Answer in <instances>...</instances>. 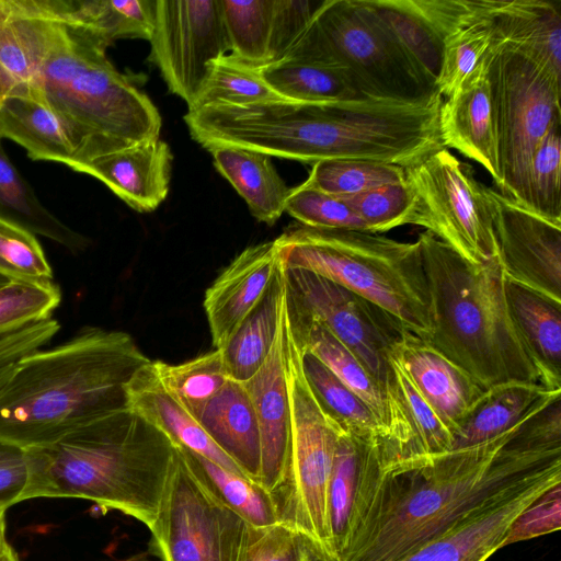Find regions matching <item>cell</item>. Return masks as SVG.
I'll list each match as a JSON object with an SVG mask.
<instances>
[{
	"instance_id": "6da1fadb",
	"label": "cell",
	"mask_w": 561,
	"mask_h": 561,
	"mask_svg": "<svg viewBox=\"0 0 561 561\" xmlns=\"http://www.w3.org/2000/svg\"><path fill=\"white\" fill-rule=\"evenodd\" d=\"M529 417L485 443L387 468L340 561H394L561 459V443Z\"/></svg>"
},
{
	"instance_id": "7a4b0ae2",
	"label": "cell",
	"mask_w": 561,
	"mask_h": 561,
	"mask_svg": "<svg viewBox=\"0 0 561 561\" xmlns=\"http://www.w3.org/2000/svg\"><path fill=\"white\" fill-rule=\"evenodd\" d=\"M442 102L436 93L415 102L280 100L227 106L219 134L225 145L304 163L352 159L407 168L444 147L438 128Z\"/></svg>"
},
{
	"instance_id": "3957f363",
	"label": "cell",
	"mask_w": 561,
	"mask_h": 561,
	"mask_svg": "<svg viewBox=\"0 0 561 561\" xmlns=\"http://www.w3.org/2000/svg\"><path fill=\"white\" fill-rule=\"evenodd\" d=\"M149 360L129 333L96 327L20 357L0 389V440L45 447L127 408L126 386Z\"/></svg>"
},
{
	"instance_id": "277c9868",
	"label": "cell",
	"mask_w": 561,
	"mask_h": 561,
	"mask_svg": "<svg viewBox=\"0 0 561 561\" xmlns=\"http://www.w3.org/2000/svg\"><path fill=\"white\" fill-rule=\"evenodd\" d=\"M178 446L128 407L101 416L58 442L27 449L23 501L77 497L151 527Z\"/></svg>"
},
{
	"instance_id": "5b68a950",
	"label": "cell",
	"mask_w": 561,
	"mask_h": 561,
	"mask_svg": "<svg viewBox=\"0 0 561 561\" xmlns=\"http://www.w3.org/2000/svg\"><path fill=\"white\" fill-rule=\"evenodd\" d=\"M433 331L427 342L485 391L540 383L512 322L499 259L474 264L425 230L417 237Z\"/></svg>"
},
{
	"instance_id": "8992f818",
	"label": "cell",
	"mask_w": 561,
	"mask_h": 561,
	"mask_svg": "<svg viewBox=\"0 0 561 561\" xmlns=\"http://www.w3.org/2000/svg\"><path fill=\"white\" fill-rule=\"evenodd\" d=\"M110 45L62 12L41 69L38 93L81 142L76 172L98 157L160 136L158 108L129 76L112 65L106 56Z\"/></svg>"
},
{
	"instance_id": "52a82bcc",
	"label": "cell",
	"mask_w": 561,
	"mask_h": 561,
	"mask_svg": "<svg viewBox=\"0 0 561 561\" xmlns=\"http://www.w3.org/2000/svg\"><path fill=\"white\" fill-rule=\"evenodd\" d=\"M275 240L285 267L332 280L390 313L411 334L424 341L431 336L430 297L417 241L302 225Z\"/></svg>"
},
{
	"instance_id": "ba28073f",
	"label": "cell",
	"mask_w": 561,
	"mask_h": 561,
	"mask_svg": "<svg viewBox=\"0 0 561 561\" xmlns=\"http://www.w3.org/2000/svg\"><path fill=\"white\" fill-rule=\"evenodd\" d=\"M283 59L342 68L368 99L415 102L438 93L421 79L364 0H324Z\"/></svg>"
},
{
	"instance_id": "9c48e42d",
	"label": "cell",
	"mask_w": 561,
	"mask_h": 561,
	"mask_svg": "<svg viewBox=\"0 0 561 561\" xmlns=\"http://www.w3.org/2000/svg\"><path fill=\"white\" fill-rule=\"evenodd\" d=\"M484 64L502 180L497 191L524 205L531 159L547 133L561 124L560 79L494 39Z\"/></svg>"
},
{
	"instance_id": "30bf717a",
	"label": "cell",
	"mask_w": 561,
	"mask_h": 561,
	"mask_svg": "<svg viewBox=\"0 0 561 561\" xmlns=\"http://www.w3.org/2000/svg\"><path fill=\"white\" fill-rule=\"evenodd\" d=\"M404 172L420 204L422 227L471 263L497 257L488 186L471 165L442 147Z\"/></svg>"
},
{
	"instance_id": "8fae6325",
	"label": "cell",
	"mask_w": 561,
	"mask_h": 561,
	"mask_svg": "<svg viewBox=\"0 0 561 561\" xmlns=\"http://www.w3.org/2000/svg\"><path fill=\"white\" fill-rule=\"evenodd\" d=\"M248 525L202 485L178 447L149 551L160 561H237Z\"/></svg>"
},
{
	"instance_id": "7c38bea8",
	"label": "cell",
	"mask_w": 561,
	"mask_h": 561,
	"mask_svg": "<svg viewBox=\"0 0 561 561\" xmlns=\"http://www.w3.org/2000/svg\"><path fill=\"white\" fill-rule=\"evenodd\" d=\"M289 409L288 463L280 483L270 495L279 523L311 536L331 551L329 483L344 431L311 394L295 396Z\"/></svg>"
},
{
	"instance_id": "4fadbf2b",
	"label": "cell",
	"mask_w": 561,
	"mask_h": 561,
	"mask_svg": "<svg viewBox=\"0 0 561 561\" xmlns=\"http://www.w3.org/2000/svg\"><path fill=\"white\" fill-rule=\"evenodd\" d=\"M284 266V265H283ZM287 304L320 321L363 364L382 396L407 330L390 313L316 273L284 266Z\"/></svg>"
},
{
	"instance_id": "5bb4252c",
	"label": "cell",
	"mask_w": 561,
	"mask_h": 561,
	"mask_svg": "<svg viewBox=\"0 0 561 561\" xmlns=\"http://www.w3.org/2000/svg\"><path fill=\"white\" fill-rule=\"evenodd\" d=\"M150 60L170 92L196 103L210 65L230 54L220 0H156Z\"/></svg>"
},
{
	"instance_id": "9a60e30c",
	"label": "cell",
	"mask_w": 561,
	"mask_h": 561,
	"mask_svg": "<svg viewBox=\"0 0 561 561\" xmlns=\"http://www.w3.org/2000/svg\"><path fill=\"white\" fill-rule=\"evenodd\" d=\"M504 277L561 302V222L488 187Z\"/></svg>"
},
{
	"instance_id": "2e32d148",
	"label": "cell",
	"mask_w": 561,
	"mask_h": 561,
	"mask_svg": "<svg viewBox=\"0 0 561 561\" xmlns=\"http://www.w3.org/2000/svg\"><path fill=\"white\" fill-rule=\"evenodd\" d=\"M558 483H561V459L500 492L442 535L394 561H485L503 548L514 518Z\"/></svg>"
},
{
	"instance_id": "e0dca14e",
	"label": "cell",
	"mask_w": 561,
	"mask_h": 561,
	"mask_svg": "<svg viewBox=\"0 0 561 561\" xmlns=\"http://www.w3.org/2000/svg\"><path fill=\"white\" fill-rule=\"evenodd\" d=\"M61 20L59 0H0V100L37 91Z\"/></svg>"
},
{
	"instance_id": "ac0fdd59",
	"label": "cell",
	"mask_w": 561,
	"mask_h": 561,
	"mask_svg": "<svg viewBox=\"0 0 561 561\" xmlns=\"http://www.w3.org/2000/svg\"><path fill=\"white\" fill-rule=\"evenodd\" d=\"M390 466L381 442L359 439L346 432L341 434L328 494L331 551L339 559L350 545Z\"/></svg>"
},
{
	"instance_id": "d6986e66",
	"label": "cell",
	"mask_w": 561,
	"mask_h": 561,
	"mask_svg": "<svg viewBox=\"0 0 561 561\" xmlns=\"http://www.w3.org/2000/svg\"><path fill=\"white\" fill-rule=\"evenodd\" d=\"M282 265L276 240L254 244L239 253L206 289L203 307L214 348L226 347Z\"/></svg>"
},
{
	"instance_id": "ffe728a7",
	"label": "cell",
	"mask_w": 561,
	"mask_h": 561,
	"mask_svg": "<svg viewBox=\"0 0 561 561\" xmlns=\"http://www.w3.org/2000/svg\"><path fill=\"white\" fill-rule=\"evenodd\" d=\"M286 296L277 332L265 360L242 382L251 398L261 434V468L257 484L272 493L287 468L290 443V410L285 376Z\"/></svg>"
},
{
	"instance_id": "44dd1931",
	"label": "cell",
	"mask_w": 561,
	"mask_h": 561,
	"mask_svg": "<svg viewBox=\"0 0 561 561\" xmlns=\"http://www.w3.org/2000/svg\"><path fill=\"white\" fill-rule=\"evenodd\" d=\"M438 128L445 148L458 150L492 176L497 190V162L493 104L483 61L439 107Z\"/></svg>"
},
{
	"instance_id": "7402d4cb",
	"label": "cell",
	"mask_w": 561,
	"mask_h": 561,
	"mask_svg": "<svg viewBox=\"0 0 561 561\" xmlns=\"http://www.w3.org/2000/svg\"><path fill=\"white\" fill-rule=\"evenodd\" d=\"M172 160L169 145L158 138L98 157L79 172L101 181L133 209L149 213L168 195Z\"/></svg>"
},
{
	"instance_id": "603a6c76",
	"label": "cell",
	"mask_w": 561,
	"mask_h": 561,
	"mask_svg": "<svg viewBox=\"0 0 561 561\" xmlns=\"http://www.w3.org/2000/svg\"><path fill=\"white\" fill-rule=\"evenodd\" d=\"M416 390L453 434L484 390L424 340L405 332L392 350Z\"/></svg>"
},
{
	"instance_id": "cb8c5ba5",
	"label": "cell",
	"mask_w": 561,
	"mask_h": 561,
	"mask_svg": "<svg viewBox=\"0 0 561 561\" xmlns=\"http://www.w3.org/2000/svg\"><path fill=\"white\" fill-rule=\"evenodd\" d=\"M493 39L533 59L561 79V2L480 0Z\"/></svg>"
},
{
	"instance_id": "d4e9b609",
	"label": "cell",
	"mask_w": 561,
	"mask_h": 561,
	"mask_svg": "<svg viewBox=\"0 0 561 561\" xmlns=\"http://www.w3.org/2000/svg\"><path fill=\"white\" fill-rule=\"evenodd\" d=\"M0 138L19 144L35 161L60 162L73 171L81 163L78 136L38 91L0 100Z\"/></svg>"
},
{
	"instance_id": "484cf974",
	"label": "cell",
	"mask_w": 561,
	"mask_h": 561,
	"mask_svg": "<svg viewBox=\"0 0 561 561\" xmlns=\"http://www.w3.org/2000/svg\"><path fill=\"white\" fill-rule=\"evenodd\" d=\"M126 397L130 410L162 431L178 447L243 476L209 438L198 421L165 389L154 360L150 359L134 374L126 386Z\"/></svg>"
},
{
	"instance_id": "4316f807",
	"label": "cell",
	"mask_w": 561,
	"mask_h": 561,
	"mask_svg": "<svg viewBox=\"0 0 561 561\" xmlns=\"http://www.w3.org/2000/svg\"><path fill=\"white\" fill-rule=\"evenodd\" d=\"M197 421L243 476L257 484L261 468V434L244 385L233 379L228 380L205 405Z\"/></svg>"
},
{
	"instance_id": "83f0119b",
	"label": "cell",
	"mask_w": 561,
	"mask_h": 561,
	"mask_svg": "<svg viewBox=\"0 0 561 561\" xmlns=\"http://www.w3.org/2000/svg\"><path fill=\"white\" fill-rule=\"evenodd\" d=\"M512 322L541 385L561 390V302L505 278Z\"/></svg>"
},
{
	"instance_id": "f1b7e54d",
	"label": "cell",
	"mask_w": 561,
	"mask_h": 561,
	"mask_svg": "<svg viewBox=\"0 0 561 561\" xmlns=\"http://www.w3.org/2000/svg\"><path fill=\"white\" fill-rule=\"evenodd\" d=\"M560 394L561 390L530 382H508L485 390L456 425L450 450L476 446L511 431Z\"/></svg>"
},
{
	"instance_id": "f546056e",
	"label": "cell",
	"mask_w": 561,
	"mask_h": 561,
	"mask_svg": "<svg viewBox=\"0 0 561 561\" xmlns=\"http://www.w3.org/2000/svg\"><path fill=\"white\" fill-rule=\"evenodd\" d=\"M217 171L245 201L259 221L273 226L286 209L290 188L266 153L236 146L207 149Z\"/></svg>"
},
{
	"instance_id": "4dcf8cb0",
	"label": "cell",
	"mask_w": 561,
	"mask_h": 561,
	"mask_svg": "<svg viewBox=\"0 0 561 561\" xmlns=\"http://www.w3.org/2000/svg\"><path fill=\"white\" fill-rule=\"evenodd\" d=\"M287 313L291 332L299 347L312 353L367 404L379 422L385 439V402L375 379L359 359L320 321L288 304Z\"/></svg>"
},
{
	"instance_id": "1f68e13d",
	"label": "cell",
	"mask_w": 561,
	"mask_h": 561,
	"mask_svg": "<svg viewBox=\"0 0 561 561\" xmlns=\"http://www.w3.org/2000/svg\"><path fill=\"white\" fill-rule=\"evenodd\" d=\"M391 34L416 73L435 88L444 38L417 10L413 0H364Z\"/></svg>"
},
{
	"instance_id": "d6a6232c",
	"label": "cell",
	"mask_w": 561,
	"mask_h": 561,
	"mask_svg": "<svg viewBox=\"0 0 561 561\" xmlns=\"http://www.w3.org/2000/svg\"><path fill=\"white\" fill-rule=\"evenodd\" d=\"M285 296L282 265L263 299L221 350L231 379L244 382L265 360L277 332Z\"/></svg>"
},
{
	"instance_id": "836d02e7",
	"label": "cell",
	"mask_w": 561,
	"mask_h": 561,
	"mask_svg": "<svg viewBox=\"0 0 561 561\" xmlns=\"http://www.w3.org/2000/svg\"><path fill=\"white\" fill-rule=\"evenodd\" d=\"M0 219L48 238L72 253L89 247V239L54 216L36 197L7 156L0 138Z\"/></svg>"
},
{
	"instance_id": "e575fe53",
	"label": "cell",
	"mask_w": 561,
	"mask_h": 561,
	"mask_svg": "<svg viewBox=\"0 0 561 561\" xmlns=\"http://www.w3.org/2000/svg\"><path fill=\"white\" fill-rule=\"evenodd\" d=\"M259 69L270 87L288 101L327 103L368 99L350 75L335 66L283 59Z\"/></svg>"
},
{
	"instance_id": "d590c367",
	"label": "cell",
	"mask_w": 561,
	"mask_h": 561,
	"mask_svg": "<svg viewBox=\"0 0 561 561\" xmlns=\"http://www.w3.org/2000/svg\"><path fill=\"white\" fill-rule=\"evenodd\" d=\"M179 450L202 485L249 525L265 527L279 523L270 493L259 484L188 449Z\"/></svg>"
},
{
	"instance_id": "8d00e7d4",
	"label": "cell",
	"mask_w": 561,
	"mask_h": 561,
	"mask_svg": "<svg viewBox=\"0 0 561 561\" xmlns=\"http://www.w3.org/2000/svg\"><path fill=\"white\" fill-rule=\"evenodd\" d=\"M300 352L305 376L323 411L347 434L382 443V428L367 404L312 353Z\"/></svg>"
},
{
	"instance_id": "74e56055",
	"label": "cell",
	"mask_w": 561,
	"mask_h": 561,
	"mask_svg": "<svg viewBox=\"0 0 561 561\" xmlns=\"http://www.w3.org/2000/svg\"><path fill=\"white\" fill-rule=\"evenodd\" d=\"M66 18L111 45L118 38L150 39L156 0H61Z\"/></svg>"
},
{
	"instance_id": "f35d334b",
	"label": "cell",
	"mask_w": 561,
	"mask_h": 561,
	"mask_svg": "<svg viewBox=\"0 0 561 561\" xmlns=\"http://www.w3.org/2000/svg\"><path fill=\"white\" fill-rule=\"evenodd\" d=\"M165 389L197 420L209 400L231 379L221 350L180 364L154 360Z\"/></svg>"
},
{
	"instance_id": "ab89813d",
	"label": "cell",
	"mask_w": 561,
	"mask_h": 561,
	"mask_svg": "<svg viewBox=\"0 0 561 561\" xmlns=\"http://www.w3.org/2000/svg\"><path fill=\"white\" fill-rule=\"evenodd\" d=\"M280 100L285 99L270 87L259 68L227 54L211 62L207 81L190 110L211 105L248 106Z\"/></svg>"
},
{
	"instance_id": "60d3db41",
	"label": "cell",
	"mask_w": 561,
	"mask_h": 561,
	"mask_svg": "<svg viewBox=\"0 0 561 561\" xmlns=\"http://www.w3.org/2000/svg\"><path fill=\"white\" fill-rule=\"evenodd\" d=\"M274 0H220L230 54L260 68L267 64Z\"/></svg>"
},
{
	"instance_id": "b9f144b4",
	"label": "cell",
	"mask_w": 561,
	"mask_h": 561,
	"mask_svg": "<svg viewBox=\"0 0 561 561\" xmlns=\"http://www.w3.org/2000/svg\"><path fill=\"white\" fill-rule=\"evenodd\" d=\"M237 561H340L311 536L283 523L248 525Z\"/></svg>"
},
{
	"instance_id": "7bdbcfd3",
	"label": "cell",
	"mask_w": 561,
	"mask_h": 561,
	"mask_svg": "<svg viewBox=\"0 0 561 561\" xmlns=\"http://www.w3.org/2000/svg\"><path fill=\"white\" fill-rule=\"evenodd\" d=\"M405 181L404 168L368 160L336 159L312 164L309 185L329 194L352 196Z\"/></svg>"
},
{
	"instance_id": "ee69618b",
	"label": "cell",
	"mask_w": 561,
	"mask_h": 561,
	"mask_svg": "<svg viewBox=\"0 0 561 561\" xmlns=\"http://www.w3.org/2000/svg\"><path fill=\"white\" fill-rule=\"evenodd\" d=\"M492 39V28L481 12L479 0L478 18L444 41L439 75L435 85L442 98L453 95L483 61Z\"/></svg>"
},
{
	"instance_id": "f6af8a7d",
	"label": "cell",
	"mask_w": 561,
	"mask_h": 561,
	"mask_svg": "<svg viewBox=\"0 0 561 561\" xmlns=\"http://www.w3.org/2000/svg\"><path fill=\"white\" fill-rule=\"evenodd\" d=\"M343 197L354 208L368 232H385L408 224L421 226L420 204L407 180Z\"/></svg>"
},
{
	"instance_id": "bcb514c9",
	"label": "cell",
	"mask_w": 561,
	"mask_h": 561,
	"mask_svg": "<svg viewBox=\"0 0 561 561\" xmlns=\"http://www.w3.org/2000/svg\"><path fill=\"white\" fill-rule=\"evenodd\" d=\"M523 206L561 222V124L547 133L531 159Z\"/></svg>"
},
{
	"instance_id": "7dc6e473",
	"label": "cell",
	"mask_w": 561,
	"mask_h": 561,
	"mask_svg": "<svg viewBox=\"0 0 561 561\" xmlns=\"http://www.w3.org/2000/svg\"><path fill=\"white\" fill-rule=\"evenodd\" d=\"M60 301L54 280H11L0 287V336L50 319Z\"/></svg>"
},
{
	"instance_id": "c3c4849f",
	"label": "cell",
	"mask_w": 561,
	"mask_h": 561,
	"mask_svg": "<svg viewBox=\"0 0 561 561\" xmlns=\"http://www.w3.org/2000/svg\"><path fill=\"white\" fill-rule=\"evenodd\" d=\"M285 211L310 228L366 231L345 197L325 193L306 182L290 188Z\"/></svg>"
},
{
	"instance_id": "681fc988",
	"label": "cell",
	"mask_w": 561,
	"mask_h": 561,
	"mask_svg": "<svg viewBox=\"0 0 561 561\" xmlns=\"http://www.w3.org/2000/svg\"><path fill=\"white\" fill-rule=\"evenodd\" d=\"M0 260L20 278L54 280L35 234L0 219Z\"/></svg>"
},
{
	"instance_id": "f907efd6",
	"label": "cell",
	"mask_w": 561,
	"mask_h": 561,
	"mask_svg": "<svg viewBox=\"0 0 561 561\" xmlns=\"http://www.w3.org/2000/svg\"><path fill=\"white\" fill-rule=\"evenodd\" d=\"M323 1L274 0L266 65L277 62L288 54L306 32Z\"/></svg>"
},
{
	"instance_id": "816d5d0a",
	"label": "cell",
	"mask_w": 561,
	"mask_h": 561,
	"mask_svg": "<svg viewBox=\"0 0 561 561\" xmlns=\"http://www.w3.org/2000/svg\"><path fill=\"white\" fill-rule=\"evenodd\" d=\"M561 526V483L528 504L512 522L503 547L551 534Z\"/></svg>"
},
{
	"instance_id": "f5cc1de1",
	"label": "cell",
	"mask_w": 561,
	"mask_h": 561,
	"mask_svg": "<svg viewBox=\"0 0 561 561\" xmlns=\"http://www.w3.org/2000/svg\"><path fill=\"white\" fill-rule=\"evenodd\" d=\"M30 478L27 449L0 440V510L22 502Z\"/></svg>"
},
{
	"instance_id": "db71d44e",
	"label": "cell",
	"mask_w": 561,
	"mask_h": 561,
	"mask_svg": "<svg viewBox=\"0 0 561 561\" xmlns=\"http://www.w3.org/2000/svg\"><path fill=\"white\" fill-rule=\"evenodd\" d=\"M4 512L0 510V554H2L9 547V542L5 539V518Z\"/></svg>"
},
{
	"instance_id": "11a10c76",
	"label": "cell",
	"mask_w": 561,
	"mask_h": 561,
	"mask_svg": "<svg viewBox=\"0 0 561 561\" xmlns=\"http://www.w3.org/2000/svg\"><path fill=\"white\" fill-rule=\"evenodd\" d=\"M14 362L15 360L0 365V389L2 388V386L7 382L8 378L10 377Z\"/></svg>"
},
{
	"instance_id": "9f6ffc18",
	"label": "cell",
	"mask_w": 561,
	"mask_h": 561,
	"mask_svg": "<svg viewBox=\"0 0 561 561\" xmlns=\"http://www.w3.org/2000/svg\"><path fill=\"white\" fill-rule=\"evenodd\" d=\"M1 561H19L16 552L10 546L3 553Z\"/></svg>"
},
{
	"instance_id": "6f0895ef",
	"label": "cell",
	"mask_w": 561,
	"mask_h": 561,
	"mask_svg": "<svg viewBox=\"0 0 561 561\" xmlns=\"http://www.w3.org/2000/svg\"><path fill=\"white\" fill-rule=\"evenodd\" d=\"M0 272L10 276L13 279H23L18 277L1 260H0Z\"/></svg>"
},
{
	"instance_id": "680465c9",
	"label": "cell",
	"mask_w": 561,
	"mask_h": 561,
	"mask_svg": "<svg viewBox=\"0 0 561 561\" xmlns=\"http://www.w3.org/2000/svg\"><path fill=\"white\" fill-rule=\"evenodd\" d=\"M11 280H13V278H11L10 276L0 272V287L4 286L5 284L10 283Z\"/></svg>"
},
{
	"instance_id": "91938a15",
	"label": "cell",
	"mask_w": 561,
	"mask_h": 561,
	"mask_svg": "<svg viewBox=\"0 0 561 561\" xmlns=\"http://www.w3.org/2000/svg\"><path fill=\"white\" fill-rule=\"evenodd\" d=\"M123 561H150V560L141 554V556H134V557L128 558V559L123 560Z\"/></svg>"
},
{
	"instance_id": "94428289",
	"label": "cell",
	"mask_w": 561,
	"mask_h": 561,
	"mask_svg": "<svg viewBox=\"0 0 561 561\" xmlns=\"http://www.w3.org/2000/svg\"><path fill=\"white\" fill-rule=\"evenodd\" d=\"M5 551H7V550H5ZM5 551H4V552H5ZM4 552H3V553H4ZM3 553H2V554H0V561H1V558H2Z\"/></svg>"
}]
</instances>
